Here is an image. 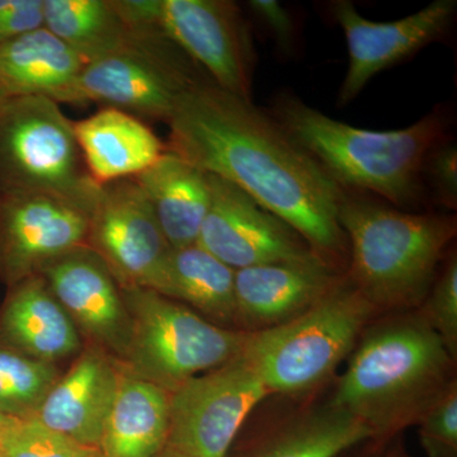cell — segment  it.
I'll return each instance as SVG.
<instances>
[{
  "instance_id": "1",
  "label": "cell",
  "mask_w": 457,
  "mask_h": 457,
  "mask_svg": "<svg viewBox=\"0 0 457 457\" xmlns=\"http://www.w3.org/2000/svg\"><path fill=\"white\" fill-rule=\"evenodd\" d=\"M168 125L170 152L245 191L337 269L348 249L338 221L345 191L270 113L204 80Z\"/></svg>"
},
{
  "instance_id": "2",
  "label": "cell",
  "mask_w": 457,
  "mask_h": 457,
  "mask_svg": "<svg viewBox=\"0 0 457 457\" xmlns=\"http://www.w3.org/2000/svg\"><path fill=\"white\" fill-rule=\"evenodd\" d=\"M350 357L330 403L359 418L381 446L456 383V361L417 309L366 327Z\"/></svg>"
},
{
  "instance_id": "3",
  "label": "cell",
  "mask_w": 457,
  "mask_h": 457,
  "mask_svg": "<svg viewBox=\"0 0 457 457\" xmlns=\"http://www.w3.org/2000/svg\"><path fill=\"white\" fill-rule=\"evenodd\" d=\"M270 114L343 191L370 192L396 209L422 200L427 155L446 140V117L438 111L405 129L366 130L337 121L291 93H281Z\"/></svg>"
},
{
  "instance_id": "4",
  "label": "cell",
  "mask_w": 457,
  "mask_h": 457,
  "mask_svg": "<svg viewBox=\"0 0 457 457\" xmlns=\"http://www.w3.org/2000/svg\"><path fill=\"white\" fill-rule=\"evenodd\" d=\"M350 269L345 278L378 311H416L457 233L446 213H411L345 191L339 206Z\"/></svg>"
},
{
  "instance_id": "5",
  "label": "cell",
  "mask_w": 457,
  "mask_h": 457,
  "mask_svg": "<svg viewBox=\"0 0 457 457\" xmlns=\"http://www.w3.org/2000/svg\"><path fill=\"white\" fill-rule=\"evenodd\" d=\"M376 309L342 276L308 311L249 332L245 357L270 394L314 389L351 356Z\"/></svg>"
},
{
  "instance_id": "6",
  "label": "cell",
  "mask_w": 457,
  "mask_h": 457,
  "mask_svg": "<svg viewBox=\"0 0 457 457\" xmlns=\"http://www.w3.org/2000/svg\"><path fill=\"white\" fill-rule=\"evenodd\" d=\"M130 315L126 371L173 393L195 376L220 368L245 351L249 332L216 326L147 288H121Z\"/></svg>"
},
{
  "instance_id": "7",
  "label": "cell",
  "mask_w": 457,
  "mask_h": 457,
  "mask_svg": "<svg viewBox=\"0 0 457 457\" xmlns=\"http://www.w3.org/2000/svg\"><path fill=\"white\" fill-rule=\"evenodd\" d=\"M99 189L56 102L0 98V194L50 192L95 206Z\"/></svg>"
},
{
  "instance_id": "8",
  "label": "cell",
  "mask_w": 457,
  "mask_h": 457,
  "mask_svg": "<svg viewBox=\"0 0 457 457\" xmlns=\"http://www.w3.org/2000/svg\"><path fill=\"white\" fill-rule=\"evenodd\" d=\"M204 80L170 38L134 35L121 49L87 62L79 93L82 104L97 102L168 122L183 96Z\"/></svg>"
},
{
  "instance_id": "9",
  "label": "cell",
  "mask_w": 457,
  "mask_h": 457,
  "mask_svg": "<svg viewBox=\"0 0 457 457\" xmlns=\"http://www.w3.org/2000/svg\"><path fill=\"white\" fill-rule=\"evenodd\" d=\"M270 395L240 354L170 393L165 450L179 457H228L249 414Z\"/></svg>"
},
{
  "instance_id": "10",
  "label": "cell",
  "mask_w": 457,
  "mask_h": 457,
  "mask_svg": "<svg viewBox=\"0 0 457 457\" xmlns=\"http://www.w3.org/2000/svg\"><path fill=\"white\" fill-rule=\"evenodd\" d=\"M88 248L121 288L158 291L171 248L134 179L101 186L90 213Z\"/></svg>"
},
{
  "instance_id": "11",
  "label": "cell",
  "mask_w": 457,
  "mask_h": 457,
  "mask_svg": "<svg viewBox=\"0 0 457 457\" xmlns=\"http://www.w3.org/2000/svg\"><path fill=\"white\" fill-rule=\"evenodd\" d=\"M92 210L50 192L0 194V278L17 284L88 246Z\"/></svg>"
},
{
  "instance_id": "12",
  "label": "cell",
  "mask_w": 457,
  "mask_h": 457,
  "mask_svg": "<svg viewBox=\"0 0 457 457\" xmlns=\"http://www.w3.org/2000/svg\"><path fill=\"white\" fill-rule=\"evenodd\" d=\"M161 26L219 88L252 99L257 54L242 9L230 0H161Z\"/></svg>"
},
{
  "instance_id": "13",
  "label": "cell",
  "mask_w": 457,
  "mask_h": 457,
  "mask_svg": "<svg viewBox=\"0 0 457 457\" xmlns=\"http://www.w3.org/2000/svg\"><path fill=\"white\" fill-rule=\"evenodd\" d=\"M209 182L212 198L197 245L218 260L236 270L321 260L290 225L233 183L212 174Z\"/></svg>"
},
{
  "instance_id": "14",
  "label": "cell",
  "mask_w": 457,
  "mask_h": 457,
  "mask_svg": "<svg viewBox=\"0 0 457 457\" xmlns=\"http://www.w3.org/2000/svg\"><path fill=\"white\" fill-rule=\"evenodd\" d=\"M456 9V0H435L400 20L375 22L363 17L350 0L333 3V16L345 32L348 49L338 106L351 104L376 74L440 40L453 25Z\"/></svg>"
},
{
  "instance_id": "15",
  "label": "cell",
  "mask_w": 457,
  "mask_h": 457,
  "mask_svg": "<svg viewBox=\"0 0 457 457\" xmlns=\"http://www.w3.org/2000/svg\"><path fill=\"white\" fill-rule=\"evenodd\" d=\"M38 275L84 332L122 360L130 342V315L104 262L86 246L50 262Z\"/></svg>"
},
{
  "instance_id": "16",
  "label": "cell",
  "mask_w": 457,
  "mask_h": 457,
  "mask_svg": "<svg viewBox=\"0 0 457 457\" xmlns=\"http://www.w3.org/2000/svg\"><path fill=\"white\" fill-rule=\"evenodd\" d=\"M341 278L323 260L237 270V323L245 324L246 332L286 323L308 311Z\"/></svg>"
},
{
  "instance_id": "17",
  "label": "cell",
  "mask_w": 457,
  "mask_h": 457,
  "mask_svg": "<svg viewBox=\"0 0 457 457\" xmlns=\"http://www.w3.org/2000/svg\"><path fill=\"white\" fill-rule=\"evenodd\" d=\"M120 376L121 368L104 352L86 351L54 385L36 418L53 431L98 450Z\"/></svg>"
},
{
  "instance_id": "18",
  "label": "cell",
  "mask_w": 457,
  "mask_h": 457,
  "mask_svg": "<svg viewBox=\"0 0 457 457\" xmlns=\"http://www.w3.org/2000/svg\"><path fill=\"white\" fill-rule=\"evenodd\" d=\"M86 62L45 27L0 45V96H29L82 104Z\"/></svg>"
},
{
  "instance_id": "19",
  "label": "cell",
  "mask_w": 457,
  "mask_h": 457,
  "mask_svg": "<svg viewBox=\"0 0 457 457\" xmlns=\"http://www.w3.org/2000/svg\"><path fill=\"white\" fill-rule=\"evenodd\" d=\"M84 164L98 186L135 179L167 152V144L139 117L104 107L73 122Z\"/></svg>"
},
{
  "instance_id": "20",
  "label": "cell",
  "mask_w": 457,
  "mask_h": 457,
  "mask_svg": "<svg viewBox=\"0 0 457 457\" xmlns=\"http://www.w3.org/2000/svg\"><path fill=\"white\" fill-rule=\"evenodd\" d=\"M12 286L0 318V335L8 348L49 363L80 350L73 319L40 275Z\"/></svg>"
},
{
  "instance_id": "21",
  "label": "cell",
  "mask_w": 457,
  "mask_h": 457,
  "mask_svg": "<svg viewBox=\"0 0 457 457\" xmlns=\"http://www.w3.org/2000/svg\"><path fill=\"white\" fill-rule=\"evenodd\" d=\"M134 179L170 248L196 245L212 198L209 174L168 149Z\"/></svg>"
},
{
  "instance_id": "22",
  "label": "cell",
  "mask_w": 457,
  "mask_h": 457,
  "mask_svg": "<svg viewBox=\"0 0 457 457\" xmlns=\"http://www.w3.org/2000/svg\"><path fill=\"white\" fill-rule=\"evenodd\" d=\"M170 393L121 368L99 442L101 457H156L170 435Z\"/></svg>"
},
{
  "instance_id": "23",
  "label": "cell",
  "mask_w": 457,
  "mask_h": 457,
  "mask_svg": "<svg viewBox=\"0 0 457 457\" xmlns=\"http://www.w3.org/2000/svg\"><path fill=\"white\" fill-rule=\"evenodd\" d=\"M372 442L368 427L332 403L258 431L237 457H341Z\"/></svg>"
},
{
  "instance_id": "24",
  "label": "cell",
  "mask_w": 457,
  "mask_h": 457,
  "mask_svg": "<svg viewBox=\"0 0 457 457\" xmlns=\"http://www.w3.org/2000/svg\"><path fill=\"white\" fill-rule=\"evenodd\" d=\"M156 293L188 303L216 326L237 323L236 270L197 243L171 249Z\"/></svg>"
},
{
  "instance_id": "25",
  "label": "cell",
  "mask_w": 457,
  "mask_h": 457,
  "mask_svg": "<svg viewBox=\"0 0 457 457\" xmlns=\"http://www.w3.org/2000/svg\"><path fill=\"white\" fill-rule=\"evenodd\" d=\"M44 27L86 64L121 49L134 37L112 0H44Z\"/></svg>"
},
{
  "instance_id": "26",
  "label": "cell",
  "mask_w": 457,
  "mask_h": 457,
  "mask_svg": "<svg viewBox=\"0 0 457 457\" xmlns=\"http://www.w3.org/2000/svg\"><path fill=\"white\" fill-rule=\"evenodd\" d=\"M59 378L54 363L0 348V411L17 420L36 417Z\"/></svg>"
},
{
  "instance_id": "27",
  "label": "cell",
  "mask_w": 457,
  "mask_h": 457,
  "mask_svg": "<svg viewBox=\"0 0 457 457\" xmlns=\"http://www.w3.org/2000/svg\"><path fill=\"white\" fill-rule=\"evenodd\" d=\"M0 457H101V453L53 431L33 417L18 420L5 435L0 442Z\"/></svg>"
},
{
  "instance_id": "28",
  "label": "cell",
  "mask_w": 457,
  "mask_h": 457,
  "mask_svg": "<svg viewBox=\"0 0 457 457\" xmlns=\"http://www.w3.org/2000/svg\"><path fill=\"white\" fill-rule=\"evenodd\" d=\"M429 327L437 333L451 357L457 360V258L447 255L425 302L417 309Z\"/></svg>"
},
{
  "instance_id": "29",
  "label": "cell",
  "mask_w": 457,
  "mask_h": 457,
  "mask_svg": "<svg viewBox=\"0 0 457 457\" xmlns=\"http://www.w3.org/2000/svg\"><path fill=\"white\" fill-rule=\"evenodd\" d=\"M420 447L428 457H457V381L417 423Z\"/></svg>"
},
{
  "instance_id": "30",
  "label": "cell",
  "mask_w": 457,
  "mask_h": 457,
  "mask_svg": "<svg viewBox=\"0 0 457 457\" xmlns=\"http://www.w3.org/2000/svg\"><path fill=\"white\" fill-rule=\"evenodd\" d=\"M428 180L436 201L447 210L457 209V147L444 140L433 147L423 164V179Z\"/></svg>"
},
{
  "instance_id": "31",
  "label": "cell",
  "mask_w": 457,
  "mask_h": 457,
  "mask_svg": "<svg viewBox=\"0 0 457 457\" xmlns=\"http://www.w3.org/2000/svg\"><path fill=\"white\" fill-rule=\"evenodd\" d=\"M44 27V0H0V45Z\"/></svg>"
},
{
  "instance_id": "32",
  "label": "cell",
  "mask_w": 457,
  "mask_h": 457,
  "mask_svg": "<svg viewBox=\"0 0 457 457\" xmlns=\"http://www.w3.org/2000/svg\"><path fill=\"white\" fill-rule=\"evenodd\" d=\"M248 7L269 29L278 49L290 53L294 47L295 23L287 9L276 0H251Z\"/></svg>"
},
{
  "instance_id": "33",
  "label": "cell",
  "mask_w": 457,
  "mask_h": 457,
  "mask_svg": "<svg viewBox=\"0 0 457 457\" xmlns=\"http://www.w3.org/2000/svg\"><path fill=\"white\" fill-rule=\"evenodd\" d=\"M18 420H20L5 416V414H3L2 411H0V442H2L3 438L5 437V435H7V433L17 425Z\"/></svg>"
},
{
  "instance_id": "34",
  "label": "cell",
  "mask_w": 457,
  "mask_h": 457,
  "mask_svg": "<svg viewBox=\"0 0 457 457\" xmlns=\"http://www.w3.org/2000/svg\"><path fill=\"white\" fill-rule=\"evenodd\" d=\"M369 446L368 449L361 453V455L356 457H385V446L372 444V442H370Z\"/></svg>"
},
{
  "instance_id": "35",
  "label": "cell",
  "mask_w": 457,
  "mask_h": 457,
  "mask_svg": "<svg viewBox=\"0 0 457 457\" xmlns=\"http://www.w3.org/2000/svg\"><path fill=\"white\" fill-rule=\"evenodd\" d=\"M385 457H413L411 455H409L407 451L403 449L402 446H399V445H396V446H390L387 447V449H385Z\"/></svg>"
},
{
  "instance_id": "36",
  "label": "cell",
  "mask_w": 457,
  "mask_h": 457,
  "mask_svg": "<svg viewBox=\"0 0 457 457\" xmlns=\"http://www.w3.org/2000/svg\"><path fill=\"white\" fill-rule=\"evenodd\" d=\"M158 457H179V456L174 455V453H171L170 451L164 449L163 453H162L161 455H158Z\"/></svg>"
},
{
  "instance_id": "37",
  "label": "cell",
  "mask_w": 457,
  "mask_h": 457,
  "mask_svg": "<svg viewBox=\"0 0 457 457\" xmlns=\"http://www.w3.org/2000/svg\"><path fill=\"white\" fill-rule=\"evenodd\" d=\"M0 98H2V96H0Z\"/></svg>"
}]
</instances>
